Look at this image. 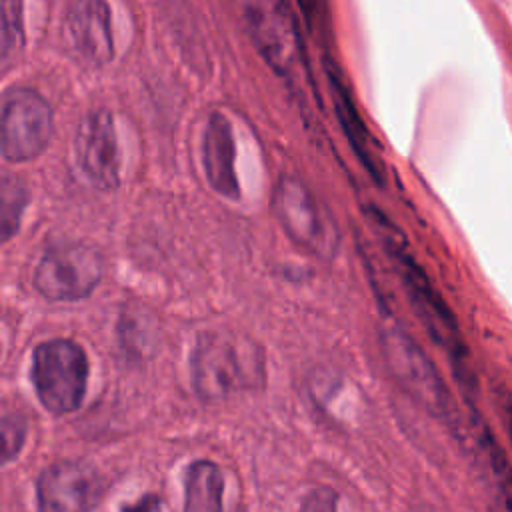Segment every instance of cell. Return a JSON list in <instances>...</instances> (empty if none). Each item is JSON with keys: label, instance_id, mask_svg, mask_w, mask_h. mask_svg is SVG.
Returning <instances> with one entry per match:
<instances>
[{"label": "cell", "instance_id": "20", "mask_svg": "<svg viewBox=\"0 0 512 512\" xmlns=\"http://www.w3.org/2000/svg\"><path fill=\"white\" fill-rule=\"evenodd\" d=\"M120 512H162V500L156 494H144L136 502L124 504Z\"/></svg>", "mask_w": 512, "mask_h": 512}, {"label": "cell", "instance_id": "8", "mask_svg": "<svg viewBox=\"0 0 512 512\" xmlns=\"http://www.w3.org/2000/svg\"><path fill=\"white\" fill-rule=\"evenodd\" d=\"M78 166L90 184L102 192H112L120 184V154L112 114L104 108L82 116L74 136Z\"/></svg>", "mask_w": 512, "mask_h": 512}, {"label": "cell", "instance_id": "5", "mask_svg": "<svg viewBox=\"0 0 512 512\" xmlns=\"http://www.w3.org/2000/svg\"><path fill=\"white\" fill-rule=\"evenodd\" d=\"M54 132V114L44 96L26 86H12L2 94L0 150L8 162L40 156Z\"/></svg>", "mask_w": 512, "mask_h": 512}, {"label": "cell", "instance_id": "16", "mask_svg": "<svg viewBox=\"0 0 512 512\" xmlns=\"http://www.w3.org/2000/svg\"><path fill=\"white\" fill-rule=\"evenodd\" d=\"M24 44V28H22V4L4 2L2 4V24H0V54L2 62H8L16 50Z\"/></svg>", "mask_w": 512, "mask_h": 512}, {"label": "cell", "instance_id": "14", "mask_svg": "<svg viewBox=\"0 0 512 512\" xmlns=\"http://www.w3.org/2000/svg\"><path fill=\"white\" fill-rule=\"evenodd\" d=\"M224 478L210 460H194L184 476V512H222Z\"/></svg>", "mask_w": 512, "mask_h": 512}, {"label": "cell", "instance_id": "10", "mask_svg": "<svg viewBox=\"0 0 512 512\" xmlns=\"http://www.w3.org/2000/svg\"><path fill=\"white\" fill-rule=\"evenodd\" d=\"M64 36L88 64L104 66L114 56L110 8L100 0H74L66 6Z\"/></svg>", "mask_w": 512, "mask_h": 512}, {"label": "cell", "instance_id": "7", "mask_svg": "<svg viewBox=\"0 0 512 512\" xmlns=\"http://www.w3.org/2000/svg\"><path fill=\"white\" fill-rule=\"evenodd\" d=\"M192 386L204 402L224 400L234 390L248 386L244 362L236 344L218 332L198 336L190 354Z\"/></svg>", "mask_w": 512, "mask_h": 512}, {"label": "cell", "instance_id": "22", "mask_svg": "<svg viewBox=\"0 0 512 512\" xmlns=\"http://www.w3.org/2000/svg\"><path fill=\"white\" fill-rule=\"evenodd\" d=\"M234 512H244V510H234Z\"/></svg>", "mask_w": 512, "mask_h": 512}, {"label": "cell", "instance_id": "4", "mask_svg": "<svg viewBox=\"0 0 512 512\" xmlns=\"http://www.w3.org/2000/svg\"><path fill=\"white\" fill-rule=\"evenodd\" d=\"M104 262L96 248L66 242L48 248L36 264L32 282L40 296L54 302H76L94 292L102 280Z\"/></svg>", "mask_w": 512, "mask_h": 512}, {"label": "cell", "instance_id": "21", "mask_svg": "<svg viewBox=\"0 0 512 512\" xmlns=\"http://www.w3.org/2000/svg\"><path fill=\"white\" fill-rule=\"evenodd\" d=\"M508 430H510V442H512V414L508 418Z\"/></svg>", "mask_w": 512, "mask_h": 512}, {"label": "cell", "instance_id": "17", "mask_svg": "<svg viewBox=\"0 0 512 512\" xmlns=\"http://www.w3.org/2000/svg\"><path fill=\"white\" fill-rule=\"evenodd\" d=\"M488 460L498 484V490L502 494L506 512H512V466L508 462V458L502 454L500 446L494 442V438L488 434Z\"/></svg>", "mask_w": 512, "mask_h": 512}, {"label": "cell", "instance_id": "2", "mask_svg": "<svg viewBox=\"0 0 512 512\" xmlns=\"http://www.w3.org/2000/svg\"><path fill=\"white\" fill-rule=\"evenodd\" d=\"M272 210L284 232L304 250L322 260H332L340 234L332 214L314 192L296 176H282L272 192Z\"/></svg>", "mask_w": 512, "mask_h": 512}, {"label": "cell", "instance_id": "1", "mask_svg": "<svg viewBox=\"0 0 512 512\" xmlns=\"http://www.w3.org/2000/svg\"><path fill=\"white\" fill-rule=\"evenodd\" d=\"M30 380L40 404L48 412H74L80 408L86 394V352L80 344L68 338L40 342L32 354Z\"/></svg>", "mask_w": 512, "mask_h": 512}, {"label": "cell", "instance_id": "3", "mask_svg": "<svg viewBox=\"0 0 512 512\" xmlns=\"http://www.w3.org/2000/svg\"><path fill=\"white\" fill-rule=\"evenodd\" d=\"M366 214L372 218L376 230L380 232L390 258L394 260V264L400 270V276L406 284L412 304H414L418 316L422 318V322L426 324V328L430 330V334L442 346H446L450 350V354H462L460 352V334H458L454 316H452L450 308L444 304V300L440 298V294L434 290V286L430 284V280L426 278V274L422 272L418 262L412 258L402 232H398L392 226V222H388V218L382 216L374 206H370V210H366Z\"/></svg>", "mask_w": 512, "mask_h": 512}, {"label": "cell", "instance_id": "9", "mask_svg": "<svg viewBox=\"0 0 512 512\" xmlns=\"http://www.w3.org/2000/svg\"><path fill=\"white\" fill-rule=\"evenodd\" d=\"M250 38L270 68L290 72L298 54V30L284 2H252L244 8Z\"/></svg>", "mask_w": 512, "mask_h": 512}, {"label": "cell", "instance_id": "15", "mask_svg": "<svg viewBox=\"0 0 512 512\" xmlns=\"http://www.w3.org/2000/svg\"><path fill=\"white\" fill-rule=\"evenodd\" d=\"M26 204H28V190H26L24 182L12 174L2 176V184H0V238H2V242H8L16 234Z\"/></svg>", "mask_w": 512, "mask_h": 512}, {"label": "cell", "instance_id": "6", "mask_svg": "<svg viewBox=\"0 0 512 512\" xmlns=\"http://www.w3.org/2000/svg\"><path fill=\"white\" fill-rule=\"evenodd\" d=\"M104 494L96 468L80 460H58L36 480L38 512H92Z\"/></svg>", "mask_w": 512, "mask_h": 512}, {"label": "cell", "instance_id": "18", "mask_svg": "<svg viewBox=\"0 0 512 512\" xmlns=\"http://www.w3.org/2000/svg\"><path fill=\"white\" fill-rule=\"evenodd\" d=\"M26 440V420L20 414L2 416V456L4 462L14 460Z\"/></svg>", "mask_w": 512, "mask_h": 512}, {"label": "cell", "instance_id": "19", "mask_svg": "<svg viewBox=\"0 0 512 512\" xmlns=\"http://www.w3.org/2000/svg\"><path fill=\"white\" fill-rule=\"evenodd\" d=\"M336 502H338V494L328 486H320V488H314L304 498L300 512H336Z\"/></svg>", "mask_w": 512, "mask_h": 512}, {"label": "cell", "instance_id": "12", "mask_svg": "<svg viewBox=\"0 0 512 512\" xmlns=\"http://www.w3.org/2000/svg\"><path fill=\"white\" fill-rule=\"evenodd\" d=\"M234 160L236 146L232 124L224 114L212 112L202 136V164L208 184L220 196L230 200L240 198V184L236 178Z\"/></svg>", "mask_w": 512, "mask_h": 512}, {"label": "cell", "instance_id": "13", "mask_svg": "<svg viewBox=\"0 0 512 512\" xmlns=\"http://www.w3.org/2000/svg\"><path fill=\"white\" fill-rule=\"evenodd\" d=\"M326 70H328V76H330L334 104H336V112H338V118L342 122V128H344V132H346V136H348L356 156L364 164V168L372 172V178L376 182H380V174H382L380 164L376 160V154L372 152L370 136L366 134V130H364V126L360 122L356 106H354V102L348 96V88L342 84V78L338 76V70H334L332 62L326 64Z\"/></svg>", "mask_w": 512, "mask_h": 512}, {"label": "cell", "instance_id": "11", "mask_svg": "<svg viewBox=\"0 0 512 512\" xmlns=\"http://www.w3.org/2000/svg\"><path fill=\"white\" fill-rule=\"evenodd\" d=\"M382 348L390 372L398 378L400 384H404L414 396L422 398V402L428 406H444V390L432 366L406 334L396 328L384 330Z\"/></svg>", "mask_w": 512, "mask_h": 512}]
</instances>
